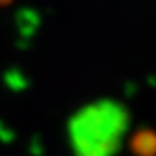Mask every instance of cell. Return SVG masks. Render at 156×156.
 Masks as SVG:
<instances>
[{
	"label": "cell",
	"instance_id": "obj_2",
	"mask_svg": "<svg viewBox=\"0 0 156 156\" xmlns=\"http://www.w3.org/2000/svg\"><path fill=\"white\" fill-rule=\"evenodd\" d=\"M132 151L137 156H156V134L153 130H140L132 139Z\"/></svg>",
	"mask_w": 156,
	"mask_h": 156
},
{
	"label": "cell",
	"instance_id": "obj_1",
	"mask_svg": "<svg viewBox=\"0 0 156 156\" xmlns=\"http://www.w3.org/2000/svg\"><path fill=\"white\" fill-rule=\"evenodd\" d=\"M127 113L102 101L78 113L69 125L75 156H115L127 130Z\"/></svg>",
	"mask_w": 156,
	"mask_h": 156
}]
</instances>
